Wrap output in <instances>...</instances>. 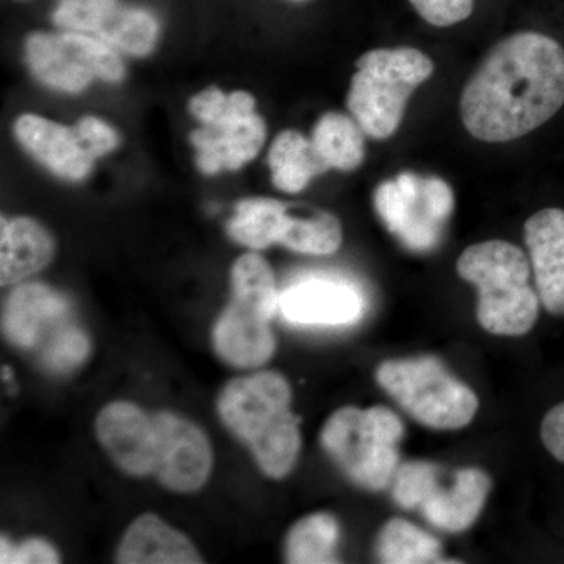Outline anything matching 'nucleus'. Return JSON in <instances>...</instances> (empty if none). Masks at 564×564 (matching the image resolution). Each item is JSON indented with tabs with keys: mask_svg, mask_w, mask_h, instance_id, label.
<instances>
[{
	"mask_svg": "<svg viewBox=\"0 0 564 564\" xmlns=\"http://www.w3.org/2000/svg\"><path fill=\"white\" fill-rule=\"evenodd\" d=\"M0 563L2 564H55L61 563V555L54 545L40 538L24 541L20 545H11L6 536H2L0 545Z\"/></svg>",
	"mask_w": 564,
	"mask_h": 564,
	"instance_id": "c756f323",
	"label": "nucleus"
},
{
	"mask_svg": "<svg viewBox=\"0 0 564 564\" xmlns=\"http://www.w3.org/2000/svg\"><path fill=\"white\" fill-rule=\"evenodd\" d=\"M13 131L18 143L55 176L80 182L91 173L96 159L84 147L76 129L28 113L18 118Z\"/></svg>",
	"mask_w": 564,
	"mask_h": 564,
	"instance_id": "ddd939ff",
	"label": "nucleus"
},
{
	"mask_svg": "<svg viewBox=\"0 0 564 564\" xmlns=\"http://www.w3.org/2000/svg\"><path fill=\"white\" fill-rule=\"evenodd\" d=\"M491 488V478L484 470L475 467L462 469L454 475V481L447 488L441 486L440 478L419 510L430 524L444 532H466L484 510Z\"/></svg>",
	"mask_w": 564,
	"mask_h": 564,
	"instance_id": "2eb2a0df",
	"label": "nucleus"
},
{
	"mask_svg": "<svg viewBox=\"0 0 564 564\" xmlns=\"http://www.w3.org/2000/svg\"><path fill=\"white\" fill-rule=\"evenodd\" d=\"M436 538L404 519L386 522L377 538V555L386 564L445 563Z\"/></svg>",
	"mask_w": 564,
	"mask_h": 564,
	"instance_id": "b1692460",
	"label": "nucleus"
},
{
	"mask_svg": "<svg viewBox=\"0 0 564 564\" xmlns=\"http://www.w3.org/2000/svg\"><path fill=\"white\" fill-rule=\"evenodd\" d=\"M564 106V47L540 32H518L494 44L464 85L459 113L466 131L486 143L521 139Z\"/></svg>",
	"mask_w": 564,
	"mask_h": 564,
	"instance_id": "f257e3e1",
	"label": "nucleus"
},
{
	"mask_svg": "<svg viewBox=\"0 0 564 564\" xmlns=\"http://www.w3.org/2000/svg\"><path fill=\"white\" fill-rule=\"evenodd\" d=\"M231 304L214 328L215 350L229 366L258 369L276 350L272 318L280 310V293L272 267L256 252L240 256L231 270Z\"/></svg>",
	"mask_w": 564,
	"mask_h": 564,
	"instance_id": "39448f33",
	"label": "nucleus"
},
{
	"mask_svg": "<svg viewBox=\"0 0 564 564\" xmlns=\"http://www.w3.org/2000/svg\"><path fill=\"white\" fill-rule=\"evenodd\" d=\"M0 284L9 285L46 269L55 256L50 231L32 218H2Z\"/></svg>",
	"mask_w": 564,
	"mask_h": 564,
	"instance_id": "a211bd4d",
	"label": "nucleus"
},
{
	"mask_svg": "<svg viewBox=\"0 0 564 564\" xmlns=\"http://www.w3.org/2000/svg\"><path fill=\"white\" fill-rule=\"evenodd\" d=\"M403 434V422L389 408L345 406L323 425L321 443L348 480L377 492L397 473Z\"/></svg>",
	"mask_w": 564,
	"mask_h": 564,
	"instance_id": "0eeeda50",
	"label": "nucleus"
},
{
	"mask_svg": "<svg viewBox=\"0 0 564 564\" xmlns=\"http://www.w3.org/2000/svg\"><path fill=\"white\" fill-rule=\"evenodd\" d=\"M25 61L33 76L62 93L84 91L95 74L82 61L70 32H35L25 40Z\"/></svg>",
	"mask_w": 564,
	"mask_h": 564,
	"instance_id": "dca6fc26",
	"label": "nucleus"
},
{
	"mask_svg": "<svg viewBox=\"0 0 564 564\" xmlns=\"http://www.w3.org/2000/svg\"><path fill=\"white\" fill-rule=\"evenodd\" d=\"M77 135L80 137L82 143L87 148L93 158L98 159L102 155L110 154L111 151L120 147V135L106 121L96 117L80 118L79 122L74 126Z\"/></svg>",
	"mask_w": 564,
	"mask_h": 564,
	"instance_id": "7c9ffc66",
	"label": "nucleus"
},
{
	"mask_svg": "<svg viewBox=\"0 0 564 564\" xmlns=\"http://www.w3.org/2000/svg\"><path fill=\"white\" fill-rule=\"evenodd\" d=\"M339 522L328 513L300 519L285 538V562L292 564L337 563Z\"/></svg>",
	"mask_w": 564,
	"mask_h": 564,
	"instance_id": "5701e85b",
	"label": "nucleus"
},
{
	"mask_svg": "<svg viewBox=\"0 0 564 564\" xmlns=\"http://www.w3.org/2000/svg\"><path fill=\"white\" fill-rule=\"evenodd\" d=\"M68 323L69 303L62 293L43 284H21L7 300L2 326L10 343L32 350Z\"/></svg>",
	"mask_w": 564,
	"mask_h": 564,
	"instance_id": "f8f14e48",
	"label": "nucleus"
},
{
	"mask_svg": "<svg viewBox=\"0 0 564 564\" xmlns=\"http://www.w3.org/2000/svg\"><path fill=\"white\" fill-rule=\"evenodd\" d=\"M117 562L121 564H199L203 556L180 530L155 514H141L126 530Z\"/></svg>",
	"mask_w": 564,
	"mask_h": 564,
	"instance_id": "f3484780",
	"label": "nucleus"
},
{
	"mask_svg": "<svg viewBox=\"0 0 564 564\" xmlns=\"http://www.w3.org/2000/svg\"><path fill=\"white\" fill-rule=\"evenodd\" d=\"M423 21L434 28H452L474 13L475 0H408Z\"/></svg>",
	"mask_w": 564,
	"mask_h": 564,
	"instance_id": "c85d7f7f",
	"label": "nucleus"
},
{
	"mask_svg": "<svg viewBox=\"0 0 564 564\" xmlns=\"http://www.w3.org/2000/svg\"><path fill=\"white\" fill-rule=\"evenodd\" d=\"M289 206L273 198H247L236 204V214L228 223L229 237L251 250H265L280 245L289 217Z\"/></svg>",
	"mask_w": 564,
	"mask_h": 564,
	"instance_id": "412c9836",
	"label": "nucleus"
},
{
	"mask_svg": "<svg viewBox=\"0 0 564 564\" xmlns=\"http://www.w3.org/2000/svg\"><path fill=\"white\" fill-rule=\"evenodd\" d=\"M289 2H306V0H289Z\"/></svg>",
	"mask_w": 564,
	"mask_h": 564,
	"instance_id": "473e14b6",
	"label": "nucleus"
},
{
	"mask_svg": "<svg viewBox=\"0 0 564 564\" xmlns=\"http://www.w3.org/2000/svg\"><path fill=\"white\" fill-rule=\"evenodd\" d=\"M377 381L414 421L429 429L462 430L478 411L473 389L434 356L384 361L377 369Z\"/></svg>",
	"mask_w": 564,
	"mask_h": 564,
	"instance_id": "1a4fd4ad",
	"label": "nucleus"
},
{
	"mask_svg": "<svg viewBox=\"0 0 564 564\" xmlns=\"http://www.w3.org/2000/svg\"><path fill=\"white\" fill-rule=\"evenodd\" d=\"M343 240V225L332 212L289 206L280 240L282 247L300 254L329 256L339 250Z\"/></svg>",
	"mask_w": 564,
	"mask_h": 564,
	"instance_id": "4be33fe9",
	"label": "nucleus"
},
{
	"mask_svg": "<svg viewBox=\"0 0 564 564\" xmlns=\"http://www.w3.org/2000/svg\"><path fill=\"white\" fill-rule=\"evenodd\" d=\"M159 31V22L150 11L122 7L115 21L98 39L122 54L147 57L158 44Z\"/></svg>",
	"mask_w": 564,
	"mask_h": 564,
	"instance_id": "393cba45",
	"label": "nucleus"
},
{
	"mask_svg": "<svg viewBox=\"0 0 564 564\" xmlns=\"http://www.w3.org/2000/svg\"><path fill=\"white\" fill-rule=\"evenodd\" d=\"M269 165L274 187L285 193L303 192L315 176L328 172L313 140L291 129L273 140Z\"/></svg>",
	"mask_w": 564,
	"mask_h": 564,
	"instance_id": "6ab92c4d",
	"label": "nucleus"
},
{
	"mask_svg": "<svg viewBox=\"0 0 564 564\" xmlns=\"http://www.w3.org/2000/svg\"><path fill=\"white\" fill-rule=\"evenodd\" d=\"M91 344L87 334L68 325L55 334L54 337L40 350L41 361L52 372H68L76 369L90 355Z\"/></svg>",
	"mask_w": 564,
	"mask_h": 564,
	"instance_id": "cd10ccee",
	"label": "nucleus"
},
{
	"mask_svg": "<svg viewBox=\"0 0 564 564\" xmlns=\"http://www.w3.org/2000/svg\"><path fill=\"white\" fill-rule=\"evenodd\" d=\"M456 272L478 289L477 317L496 336H524L540 314V296L530 285L532 263L521 248L505 240L470 245Z\"/></svg>",
	"mask_w": 564,
	"mask_h": 564,
	"instance_id": "20e7f679",
	"label": "nucleus"
},
{
	"mask_svg": "<svg viewBox=\"0 0 564 564\" xmlns=\"http://www.w3.org/2000/svg\"><path fill=\"white\" fill-rule=\"evenodd\" d=\"M538 296L549 313L564 315V210L536 212L524 226Z\"/></svg>",
	"mask_w": 564,
	"mask_h": 564,
	"instance_id": "4468645a",
	"label": "nucleus"
},
{
	"mask_svg": "<svg viewBox=\"0 0 564 564\" xmlns=\"http://www.w3.org/2000/svg\"><path fill=\"white\" fill-rule=\"evenodd\" d=\"M541 440L558 462L564 463V403L556 404L545 414L541 425Z\"/></svg>",
	"mask_w": 564,
	"mask_h": 564,
	"instance_id": "2f4dec72",
	"label": "nucleus"
},
{
	"mask_svg": "<svg viewBox=\"0 0 564 564\" xmlns=\"http://www.w3.org/2000/svg\"><path fill=\"white\" fill-rule=\"evenodd\" d=\"M454 206V192L440 177L402 173L375 192V209L386 228L414 251L432 250Z\"/></svg>",
	"mask_w": 564,
	"mask_h": 564,
	"instance_id": "9d476101",
	"label": "nucleus"
},
{
	"mask_svg": "<svg viewBox=\"0 0 564 564\" xmlns=\"http://www.w3.org/2000/svg\"><path fill=\"white\" fill-rule=\"evenodd\" d=\"M291 404V384L270 370L236 378L218 395L221 422L247 445L259 469L274 480L292 473L302 451L300 421Z\"/></svg>",
	"mask_w": 564,
	"mask_h": 564,
	"instance_id": "7ed1b4c3",
	"label": "nucleus"
},
{
	"mask_svg": "<svg viewBox=\"0 0 564 564\" xmlns=\"http://www.w3.org/2000/svg\"><path fill=\"white\" fill-rule=\"evenodd\" d=\"M443 474V467L434 463H404L393 475V500L404 510L421 508Z\"/></svg>",
	"mask_w": 564,
	"mask_h": 564,
	"instance_id": "bb28decb",
	"label": "nucleus"
},
{
	"mask_svg": "<svg viewBox=\"0 0 564 564\" xmlns=\"http://www.w3.org/2000/svg\"><path fill=\"white\" fill-rule=\"evenodd\" d=\"M434 73V63L414 47H383L356 62L347 107L367 135L391 139L399 131L413 93Z\"/></svg>",
	"mask_w": 564,
	"mask_h": 564,
	"instance_id": "423d86ee",
	"label": "nucleus"
},
{
	"mask_svg": "<svg viewBox=\"0 0 564 564\" xmlns=\"http://www.w3.org/2000/svg\"><path fill=\"white\" fill-rule=\"evenodd\" d=\"M122 7L120 0H58L52 20L65 32L99 36Z\"/></svg>",
	"mask_w": 564,
	"mask_h": 564,
	"instance_id": "a878e982",
	"label": "nucleus"
},
{
	"mask_svg": "<svg viewBox=\"0 0 564 564\" xmlns=\"http://www.w3.org/2000/svg\"><path fill=\"white\" fill-rule=\"evenodd\" d=\"M366 135L355 118L328 111L315 122L311 140L326 169L355 172L366 158Z\"/></svg>",
	"mask_w": 564,
	"mask_h": 564,
	"instance_id": "aec40b11",
	"label": "nucleus"
},
{
	"mask_svg": "<svg viewBox=\"0 0 564 564\" xmlns=\"http://www.w3.org/2000/svg\"><path fill=\"white\" fill-rule=\"evenodd\" d=\"M188 109L202 122V128L191 133L199 172H236L262 151L267 126L261 115L256 113L251 93L225 95L220 88H206L193 96Z\"/></svg>",
	"mask_w": 564,
	"mask_h": 564,
	"instance_id": "6e6552de",
	"label": "nucleus"
},
{
	"mask_svg": "<svg viewBox=\"0 0 564 564\" xmlns=\"http://www.w3.org/2000/svg\"><path fill=\"white\" fill-rule=\"evenodd\" d=\"M285 321L299 325H350L364 313L362 293L339 278L311 276L280 293Z\"/></svg>",
	"mask_w": 564,
	"mask_h": 564,
	"instance_id": "9b49d317",
	"label": "nucleus"
},
{
	"mask_svg": "<svg viewBox=\"0 0 564 564\" xmlns=\"http://www.w3.org/2000/svg\"><path fill=\"white\" fill-rule=\"evenodd\" d=\"M96 436L122 473L158 478L173 492L199 491L214 466L206 433L170 413L148 414L137 404L113 402L96 417Z\"/></svg>",
	"mask_w": 564,
	"mask_h": 564,
	"instance_id": "f03ea898",
	"label": "nucleus"
}]
</instances>
